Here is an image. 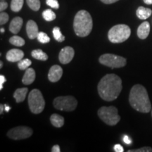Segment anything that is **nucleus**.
<instances>
[{"label":"nucleus","instance_id":"obj_18","mask_svg":"<svg viewBox=\"0 0 152 152\" xmlns=\"http://www.w3.org/2000/svg\"><path fill=\"white\" fill-rule=\"evenodd\" d=\"M152 14V11L150 9L145 8L143 7H140L137 9L136 14L137 16L142 20H145L150 17Z\"/></svg>","mask_w":152,"mask_h":152},{"label":"nucleus","instance_id":"obj_28","mask_svg":"<svg viewBox=\"0 0 152 152\" xmlns=\"http://www.w3.org/2000/svg\"><path fill=\"white\" fill-rule=\"evenodd\" d=\"M9 15L7 13L1 11V14H0V24L4 25L7 23V21L9 20Z\"/></svg>","mask_w":152,"mask_h":152},{"label":"nucleus","instance_id":"obj_41","mask_svg":"<svg viewBox=\"0 0 152 152\" xmlns=\"http://www.w3.org/2000/svg\"><path fill=\"white\" fill-rule=\"evenodd\" d=\"M1 33H4V28H1Z\"/></svg>","mask_w":152,"mask_h":152},{"label":"nucleus","instance_id":"obj_25","mask_svg":"<svg viewBox=\"0 0 152 152\" xmlns=\"http://www.w3.org/2000/svg\"><path fill=\"white\" fill-rule=\"evenodd\" d=\"M28 7L32 10L37 11L40 8V1L39 0H26Z\"/></svg>","mask_w":152,"mask_h":152},{"label":"nucleus","instance_id":"obj_17","mask_svg":"<svg viewBox=\"0 0 152 152\" xmlns=\"http://www.w3.org/2000/svg\"><path fill=\"white\" fill-rule=\"evenodd\" d=\"M28 88L27 87H23V88H19L15 91L14 94V97L16 99L17 103L23 102L26 99V94L28 93Z\"/></svg>","mask_w":152,"mask_h":152},{"label":"nucleus","instance_id":"obj_10","mask_svg":"<svg viewBox=\"0 0 152 152\" xmlns=\"http://www.w3.org/2000/svg\"><path fill=\"white\" fill-rule=\"evenodd\" d=\"M75 52L71 47H66L63 48L58 55L60 62L63 64H67L73 58Z\"/></svg>","mask_w":152,"mask_h":152},{"label":"nucleus","instance_id":"obj_37","mask_svg":"<svg viewBox=\"0 0 152 152\" xmlns=\"http://www.w3.org/2000/svg\"><path fill=\"white\" fill-rule=\"evenodd\" d=\"M4 110V106H3V104L0 105V114H2Z\"/></svg>","mask_w":152,"mask_h":152},{"label":"nucleus","instance_id":"obj_34","mask_svg":"<svg viewBox=\"0 0 152 152\" xmlns=\"http://www.w3.org/2000/svg\"><path fill=\"white\" fill-rule=\"evenodd\" d=\"M123 142H124L125 143L127 144H130L131 143H132V140H131L130 138L127 135L124 136V137H123Z\"/></svg>","mask_w":152,"mask_h":152},{"label":"nucleus","instance_id":"obj_23","mask_svg":"<svg viewBox=\"0 0 152 152\" xmlns=\"http://www.w3.org/2000/svg\"><path fill=\"white\" fill-rule=\"evenodd\" d=\"M42 16L44 19L47 21H52L56 18V14L51 9H47L42 12Z\"/></svg>","mask_w":152,"mask_h":152},{"label":"nucleus","instance_id":"obj_9","mask_svg":"<svg viewBox=\"0 0 152 152\" xmlns=\"http://www.w3.org/2000/svg\"><path fill=\"white\" fill-rule=\"evenodd\" d=\"M33 134V130L27 126H18L11 129L7 132V136L14 140H24Z\"/></svg>","mask_w":152,"mask_h":152},{"label":"nucleus","instance_id":"obj_32","mask_svg":"<svg viewBox=\"0 0 152 152\" xmlns=\"http://www.w3.org/2000/svg\"><path fill=\"white\" fill-rule=\"evenodd\" d=\"M7 7H8V4L6 1H1V3H0V11H4L7 8Z\"/></svg>","mask_w":152,"mask_h":152},{"label":"nucleus","instance_id":"obj_36","mask_svg":"<svg viewBox=\"0 0 152 152\" xmlns=\"http://www.w3.org/2000/svg\"><path fill=\"white\" fill-rule=\"evenodd\" d=\"M52 152H60L61 149H60V147L58 145H54V147H52Z\"/></svg>","mask_w":152,"mask_h":152},{"label":"nucleus","instance_id":"obj_21","mask_svg":"<svg viewBox=\"0 0 152 152\" xmlns=\"http://www.w3.org/2000/svg\"><path fill=\"white\" fill-rule=\"evenodd\" d=\"M24 0H11V9L14 12H18L21 10L23 6Z\"/></svg>","mask_w":152,"mask_h":152},{"label":"nucleus","instance_id":"obj_42","mask_svg":"<svg viewBox=\"0 0 152 152\" xmlns=\"http://www.w3.org/2000/svg\"><path fill=\"white\" fill-rule=\"evenodd\" d=\"M151 115H152V111H151Z\"/></svg>","mask_w":152,"mask_h":152},{"label":"nucleus","instance_id":"obj_40","mask_svg":"<svg viewBox=\"0 0 152 152\" xmlns=\"http://www.w3.org/2000/svg\"><path fill=\"white\" fill-rule=\"evenodd\" d=\"M2 66H3V63L2 61H1V63H0V68H2Z\"/></svg>","mask_w":152,"mask_h":152},{"label":"nucleus","instance_id":"obj_1","mask_svg":"<svg viewBox=\"0 0 152 152\" xmlns=\"http://www.w3.org/2000/svg\"><path fill=\"white\" fill-rule=\"evenodd\" d=\"M122 90V80L115 74H107L98 84V92L101 98L106 102L115 100Z\"/></svg>","mask_w":152,"mask_h":152},{"label":"nucleus","instance_id":"obj_8","mask_svg":"<svg viewBox=\"0 0 152 152\" xmlns=\"http://www.w3.org/2000/svg\"><path fill=\"white\" fill-rule=\"evenodd\" d=\"M100 64L111 68H122L126 65V59L124 57L112 54L102 55L99 58Z\"/></svg>","mask_w":152,"mask_h":152},{"label":"nucleus","instance_id":"obj_24","mask_svg":"<svg viewBox=\"0 0 152 152\" xmlns=\"http://www.w3.org/2000/svg\"><path fill=\"white\" fill-rule=\"evenodd\" d=\"M53 35H54V39L56 41L59 42H62L65 40V37L61 33L60 28L58 27L54 28V29H53Z\"/></svg>","mask_w":152,"mask_h":152},{"label":"nucleus","instance_id":"obj_7","mask_svg":"<svg viewBox=\"0 0 152 152\" xmlns=\"http://www.w3.org/2000/svg\"><path fill=\"white\" fill-rule=\"evenodd\" d=\"M54 106L60 111H73L76 109L77 102L74 96H64L55 98L53 102Z\"/></svg>","mask_w":152,"mask_h":152},{"label":"nucleus","instance_id":"obj_2","mask_svg":"<svg viewBox=\"0 0 152 152\" xmlns=\"http://www.w3.org/2000/svg\"><path fill=\"white\" fill-rule=\"evenodd\" d=\"M129 102L133 109L141 113H148L151 109L147 91L141 85H135L132 87Z\"/></svg>","mask_w":152,"mask_h":152},{"label":"nucleus","instance_id":"obj_31","mask_svg":"<svg viewBox=\"0 0 152 152\" xmlns=\"http://www.w3.org/2000/svg\"><path fill=\"white\" fill-rule=\"evenodd\" d=\"M114 151L115 152H123L124 151V149L121 144H115L114 146Z\"/></svg>","mask_w":152,"mask_h":152},{"label":"nucleus","instance_id":"obj_3","mask_svg":"<svg viewBox=\"0 0 152 152\" xmlns=\"http://www.w3.org/2000/svg\"><path fill=\"white\" fill-rule=\"evenodd\" d=\"M92 18L90 13L85 10L79 11L74 18L73 28L75 33L79 37H87L92 29Z\"/></svg>","mask_w":152,"mask_h":152},{"label":"nucleus","instance_id":"obj_14","mask_svg":"<svg viewBox=\"0 0 152 152\" xmlns=\"http://www.w3.org/2000/svg\"><path fill=\"white\" fill-rule=\"evenodd\" d=\"M150 25L149 22L144 21L139 26L137 29V36L142 39H146L149 35Z\"/></svg>","mask_w":152,"mask_h":152},{"label":"nucleus","instance_id":"obj_11","mask_svg":"<svg viewBox=\"0 0 152 152\" xmlns=\"http://www.w3.org/2000/svg\"><path fill=\"white\" fill-rule=\"evenodd\" d=\"M63 75V69L60 66L54 65L52 66L48 73V78L52 83L58 82Z\"/></svg>","mask_w":152,"mask_h":152},{"label":"nucleus","instance_id":"obj_4","mask_svg":"<svg viewBox=\"0 0 152 152\" xmlns=\"http://www.w3.org/2000/svg\"><path fill=\"white\" fill-rule=\"evenodd\" d=\"M131 30L130 27L125 24L114 26L109 30L108 37L112 43H121L126 41L130 37Z\"/></svg>","mask_w":152,"mask_h":152},{"label":"nucleus","instance_id":"obj_33","mask_svg":"<svg viewBox=\"0 0 152 152\" xmlns=\"http://www.w3.org/2000/svg\"><path fill=\"white\" fill-rule=\"evenodd\" d=\"M6 82V78L3 75H0V90H2L3 89V85Z\"/></svg>","mask_w":152,"mask_h":152},{"label":"nucleus","instance_id":"obj_38","mask_svg":"<svg viewBox=\"0 0 152 152\" xmlns=\"http://www.w3.org/2000/svg\"><path fill=\"white\" fill-rule=\"evenodd\" d=\"M144 1L147 4H152V0H144Z\"/></svg>","mask_w":152,"mask_h":152},{"label":"nucleus","instance_id":"obj_20","mask_svg":"<svg viewBox=\"0 0 152 152\" xmlns=\"http://www.w3.org/2000/svg\"><path fill=\"white\" fill-rule=\"evenodd\" d=\"M31 55L35 59L39 61H47L48 59V55L41 49H35L31 52Z\"/></svg>","mask_w":152,"mask_h":152},{"label":"nucleus","instance_id":"obj_16","mask_svg":"<svg viewBox=\"0 0 152 152\" xmlns=\"http://www.w3.org/2000/svg\"><path fill=\"white\" fill-rule=\"evenodd\" d=\"M23 20L22 18L20 17H16L11 20L10 26H9V30L14 34H17L21 29V27L23 26Z\"/></svg>","mask_w":152,"mask_h":152},{"label":"nucleus","instance_id":"obj_39","mask_svg":"<svg viewBox=\"0 0 152 152\" xmlns=\"http://www.w3.org/2000/svg\"><path fill=\"white\" fill-rule=\"evenodd\" d=\"M4 110L7 112H9V110H10V107H9V106H7V104H5V105H4Z\"/></svg>","mask_w":152,"mask_h":152},{"label":"nucleus","instance_id":"obj_29","mask_svg":"<svg viewBox=\"0 0 152 152\" xmlns=\"http://www.w3.org/2000/svg\"><path fill=\"white\" fill-rule=\"evenodd\" d=\"M46 3L47 5L52 7V8L56 9L59 8V4H58L57 0H47Z\"/></svg>","mask_w":152,"mask_h":152},{"label":"nucleus","instance_id":"obj_27","mask_svg":"<svg viewBox=\"0 0 152 152\" xmlns=\"http://www.w3.org/2000/svg\"><path fill=\"white\" fill-rule=\"evenodd\" d=\"M37 38V40L39 41V42L42 44L48 43L50 41V38L48 37V35H47L46 33H43V32H39Z\"/></svg>","mask_w":152,"mask_h":152},{"label":"nucleus","instance_id":"obj_15","mask_svg":"<svg viewBox=\"0 0 152 152\" xmlns=\"http://www.w3.org/2000/svg\"><path fill=\"white\" fill-rule=\"evenodd\" d=\"M35 80V71L33 68H28L26 69V73L24 74L22 82L24 85H28L32 84Z\"/></svg>","mask_w":152,"mask_h":152},{"label":"nucleus","instance_id":"obj_5","mask_svg":"<svg viewBox=\"0 0 152 152\" xmlns=\"http://www.w3.org/2000/svg\"><path fill=\"white\" fill-rule=\"evenodd\" d=\"M28 105L32 113H40L43 111L45 106V102L40 91L34 89L28 96Z\"/></svg>","mask_w":152,"mask_h":152},{"label":"nucleus","instance_id":"obj_30","mask_svg":"<svg viewBox=\"0 0 152 152\" xmlns=\"http://www.w3.org/2000/svg\"><path fill=\"white\" fill-rule=\"evenodd\" d=\"M128 152H152V148L149 147H145L137 149L129 150Z\"/></svg>","mask_w":152,"mask_h":152},{"label":"nucleus","instance_id":"obj_26","mask_svg":"<svg viewBox=\"0 0 152 152\" xmlns=\"http://www.w3.org/2000/svg\"><path fill=\"white\" fill-rule=\"evenodd\" d=\"M32 64V61L28 58H24L19 61L18 66L20 70H26L29 68V66Z\"/></svg>","mask_w":152,"mask_h":152},{"label":"nucleus","instance_id":"obj_13","mask_svg":"<svg viewBox=\"0 0 152 152\" xmlns=\"http://www.w3.org/2000/svg\"><path fill=\"white\" fill-rule=\"evenodd\" d=\"M24 53L20 49H13L9 50L7 54V59L10 62H17L23 59Z\"/></svg>","mask_w":152,"mask_h":152},{"label":"nucleus","instance_id":"obj_19","mask_svg":"<svg viewBox=\"0 0 152 152\" xmlns=\"http://www.w3.org/2000/svg\"><path fill=\"white\" fill-rule=\"evenodd\" d=\"M50 121L56 128H61L64 124V118L58 114L54 113L51 115Z\"/></svg>","mask_w":152,"mask_h":152},{"label":"nucleus","instance_id":"obj_22","mask_svg":"<svg viewBox=\"0 0 152 152\" xmlns=\"http://www.w3.org/2000/svg\"><path fill=\"white\" fill-rule=\"evenodd\" d=\"M9 42L16 47H22L25 45V40L19 36L14 35L9 39Z\"/></svg>","mask_w":152,"mask_h":152},{"label":"nucleus","instance_id":"obj_35","mask_svg":"<svg viewBox=\"0 0 152 152\" xmlns=\"http://www.w3.org/2000/svg\"><path fill=\"white\" fill-rule=\"evenodd\" d=\"M101 1L104 4H110L116 2V1H118V0H101Z\"/></svg>","mask_w":152,"mask_h":152},{"label":"nucleus","instance_id":"obj_12","mask_svg":"<svg viewBox=\"0 0 152 152\" xmlns=\"http://www.w3.org/2000/svg\"><path fill=\"white\" fill-rule=\"evenodd\" d=\"M26 32H27L28 37L30 39H33L37 37L39 32L38 30L37 25L34 20H28L27 25H26Z\"/></svg>","mask_w":152,"mask_h":152},{"label":"nucleus","instance_id":"obj_6","mask_svg":"<svg viewBox=\"0 0 152 152\" xmlns=\"http://www.w3.org/2000/svg\"><path fill=\"white\" fill-rule=\"evenodd\" d=\"M98 115L104 123L109 125H115L121 120L115 106H103L98 110Z\"/></svg>","mask_w":152,"mask_h":152}]
</instances>
